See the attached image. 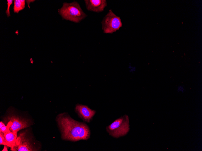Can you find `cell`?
<instances>
[{
	"label": "cell",
	"instance_id": "6da1fadb",
	"mask_svg": "<svg viewBox=\"0 0 202 151\" xmlns=\"http://www.w3.org/2000/svg\"><path fill=\"white\" fill-rule=\"evenodd\" d=\"M56 121L63 140L75 142L90 137V131L87 125L75 120L67 113L59 114Z\"/></svg>",
	"mask_w": 202,
	"mask_h": 151
},
{
	"label": "cell",
	"instance_id": "7a4b0ae2",
	"mask_svg": "<svg viewBox=\"0 0 202 151\" xmlns=\"http://www.w3.org/2000/svg\"><path fill=\"white\" fill-rule=\"evenodd\" d=\"M58 11L63 19L76 23L80 22L87 16L79 4L75 1L70 3H64Z\"/></svg>",
	"mask_w": 202,
	"mask_h": 151
},
{
	"label": "cell",
	"instance_id": "3957f363",
	"mask_svg": "<svg viewBox=\"0 0 202 151\" xmlns=\"http://www.w3.org/2000/svg\"><path fill=\"white\" fill-rule=\"evenodd\" d=\"M109 135L115 138L125 136L129 130V118L125 115L114 121L106 128Z\"/></svg>",
	"mask_w": 202,
	"mask_h": 151
},
{
	"label": "cell",
	"instance_id": "277c9868",
	"mask_svg": "<svg viewBox=\"0 0 202 151\" xmlns=\"http://www.w3.org/2000/svg\"><path fill=\"white\" fill-rule=\"evenodd\" d=\"M101 23L105 33H112L122 26L120 17L116 15L111 9L103 17Z\"/></svg>",
	"mask_w": 202,
	"mask_h": 151
},
{
	"label": "cell",
	"instance_id": "5b68a950",
	"mask_svg": "<svg viewBox=\"0 0 202 151\" xmlns=\"http://www.w3.org/2000/svg\"><path fill=\"white\" fill-rule=\"evenodd\" d=\"M11 150L14 151H36L25 132L19 134L15 143L11 147Z\"/></svg>",
	"mask_w": 202,
	"mask_h": 151
},
{
	"label": "cell",
	"instance_id": "8992f818",
	"mask_svg": "<svg viewBox=\"0 0 202 151\" xmlns=\"http://www.w3.org/2000/svg\"><path fill=\"white\" fill-rule=\"evenodd\" d=\"M75 112L78 117L84 122H90L95 115L96 112L87 106L77 104L74 109Z\"/></svg>",
	"mask_w": 202,
	"mask_h": 151
},
{
	"label": "cell",
	"instance_id": "52a82bcc",
	"mask_svg": "<svg viewBox=\"0 0 202 151\" xmlns=\"http://www.w3.org/2000/svg\"><path fill=\"white\" fill-rule=\"evenodd\" d=\"M8 124L9 125L10 130L13 132H17L27 127L30 125L28 120L21 119L19 117L12 116L9 118Z\"/></svg>",
	"mask_w": 202,
	"mask_h": 151
},
{
	"label": "cell",
	"instance_id": "ba28073f",
	"mask_svg": "<svg viewBox=\"0 0 202 151\" xmlns=\"http://www.w3.org/2000/svg\"><path fill=\"white\" fill-rule=\"evenodd\" d=\"M84 1L87 10L97 13L103 11L107 5L106 0H85Z\"/></svg>",
	"mask_w": 202,
	"mask_h": 151
},
{
	"label": "cell",
	"instance_id": "9c48e42d",
	"mask_svg": "<svg viewBox=\"0 0 202 151\" xmlns=\"http://www.w3.org/2000/svg\"><path fill=\"white\" fill-rule=\"evenodd\" d=\"M17 133L12 132L9 130L4 133L6 146L11 147L14 144L17 137Z\"/></svg>",
	"mask_w": 202,
	"mask_h": 151
},
{
	"label": "cell",
	"instance_id": "30bf717a",
	"mask_svg": "<svg viewBox=\"0 0 202 151\" xmlns=\"http://www.w3.org/2000/svg\"><path fill=\"white\" fill-rule=\"evenodd\" d=\"M25 1L24 0H14V12L18 13L19 11L25 8Z\"/></svg>",
	"mask_w": 202,
	"mask_h": 151
},
{
	"label": "cell",
	"instance_id": "8fae6325",
	"mask_svg": "<svg viewBox=\"0 0 202 151\" xmlns=\"http://www.w3.org/2000/svg\"><path fill=\"white\" fill-rule=\"evenodd\" d=\"M9 125L8 123L5 126L2 122H0V131L4 133L9 130Z\"/></svg>",
	"mask_w": 202,
	"mask_h": 151
},
{
	"label": "cell",
	"instance_id": "7c38bea8",
	"mask_svg": "<svg viewBox=\"0 0 202 151\" xmlns=\"http://www.w3.org/2000/svg\"><path fill=\"white\" fill-rule=\"evenodd\" d=\"M12 0H7V8L6 11V13L8 17L10 16V7L13 2Z\"/></svg>",
	"mask_w": 202,
	"mask_h": 151
},
{
	"label": "cell",
	"instance_id": "4fadbf2b",
	"mask_svg": "<svg viewBox=\"0 0 202 151\" xmlns=\"http://www.w3.org/2000/svg\"><path fill=\"white\" fill-rule=\"evenodd\" d=\"M0 145H6V143L4 134L0 131Z\"/></svg>",
	"mask_w": 202,
	"mask_h": 151
},
{
	"label": "cell",
	"instance_id": "5bb4252c",
	"mask_svg": "<svg viewBox=\"0 0 202 151\" xmlns=\"http://www.w3.org/2000/svg\"><path fill=\"white\" fill-rule=\"evenodd\" d=\"M178 91V92H181L183 93L185 91V89L183 86H179L177 88Z\"/></svg>",
	"mask_w": 202,
	"mask_h": 151
},
{
	"label": "cell",
	"instance_id": "9a60e30c",
	"mask_svg": "<svg viewBox=\"0 0 202 151\" xmlns=\"http://www.w3.org/2000/svg\"><path fill=\"white\" fill-rule=\"evenodd\" d=\"M7 146L6 145H4V147L3 149L2 150V151H7L8 149L7 147Z\"/></svg>",
	"mask_w": 202,
	"mask_h": 151
}]
</instances>
